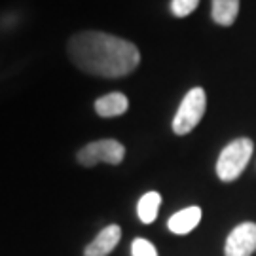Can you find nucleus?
Instances as JSON below:
<instances>
[{"label":"nucleus","instance_id":"nucleus-1","mask_svg":"<svg viewBox=\"0 0 256 256\" xmlns=\"http://www.w3.org/2000/svg\"><path fill=\"white\" fill-rule=\"evenodd\" d=\"M68 61L84 74L97 78H124L140 64L138 48L126 38L102 30H80L66 40Z\"/></svg>","mask_w":256,"mask_h":256},{"label":"nucleus","instance_id":"nucleus-2","mask_svg":"<svg viewBox=\"0 0 256 256\" xmlns=\"http://www.w3.org/2000/svg\"><path fill=\"white\" fill-rule=\"evenodd\" d=\"M252 140L241 137L232 140L230 144L222 148L218 160H216V174L222 182H232L239 178V174L245 171L250 158H252Z\"/></svg>","mask_w":256,"mask_h":256},{"label":"nucleus","instance_id":"nucleus-3","mask_svg":"<svg viewBox=\"0 0 256 256\" xmlns=\"http://www.w3.org/2000/svg\"><path fill=\"white\" fill-rule=\"evenodd\" d=\"M207 108V95L203 88H192L184 95L180 106L173 118V133L174 135H188L190 131L198 128L203 114Z\"/></svg>","mask_w":256,"mask_h":256},{"label":"nucleus","instance_id":"nucleus-4","mask_svg":"<svg viewBox=\"0 0 256 256\" xmlns=\"http://www.w3.org/2000/svg\"><path fill=\"white\" fill-rule=\"evenodd\" d=\"M126 158V146L116 138L93 140L76 152V162L82 167H95L99 164L120 165Z\"/></svg>","mask_w":256,"mask_h":256},{"label":"nucleus","instance_id":"nucleus-5","mask_svg":"<svg viewBox=\"0 0 256 256\" xmlns=\"http://www.w3.org/2000/svg\"><path fill=\"white\" fill-rule=\"evenodd\" d=\"M256 250V222H241L230 232L224 256H252Z\"/></svg>","mask_w":256,"mask_h":256},{"label":"nucleus","instance_id":"nucleus-6","mask_svg":"<svg viewBox=\"0 0 256 256\" xmlns=\"http://www.w3.org/2000/svg\"><path fill=\"white\" fill-rule=\"evenodd\" d=\"M120 239H122V228L118 224H108L106 228H102L95 236V239L88 247L84 248V256H108L118 247Z\"/></svg>","mask_w":256,"mask_h":256},{"label":"nucleus","instance_id":"nucleus-7","mask_svg":"<svg viewBox=\"0 0 256 256\" xmlns=\"http://www.w3.org/2000/svg\"><path fill=\"white\" fill-rule=\"evenodd\" d=\"M203 218V210L198 205H190L184 207L182 210L174 212L171 218L167 220V228L174 236H188L190 232L200 226V222Z\"/></svg>","mask_w":256,"mask_h":256},{"label":"nucleus","instance_id":"nucleus-8","mask_svg":"<svg viewBox=\"0 0 256 256\" xmlns=\"http://www.w3.org/2000/svg\"><path fill=\"white\" fill-rule=\"evenodd\" d=\"M129 108V99L120 92H112L95 101V112L101 118H118Z\"/></svg>","mask_w":256,"mask_h":256},{"label":"nucleus","instance_id":"nucleus-9","mask_svg":"<svg viewBox=\"0 0 256 256\" xmlns=\"http://www.w3.org/2000/svg\"><path fill=\"white\" fill-rule=\"evenodd\" d=\"M160 207H162V194L160 192H146L140 196L137 203V216L142 224H152L156 222L158 214H160Z\"/></svg>","mask_w":256,"mask_h":256},{"label":"nucleus","instance_id":"nucleus-10","mask_svg":"<svg viewBox=\"0 0 256 256\" xmlns=\"http://www.w3.org/2000/svg\"><path fill=\"white\" fill-rule=\"evenodd\" d=\"M212 19L222 27H230L239 14V0H212Z\"/></svg>","mask_w":256,"mask_h":256},{"label":"nucleus","instance_id":"nucleus-11","mask_svg":"<svg viewBox=\"0 0 256 256\" xmlns=\"http://www.w3.org/2000/svg\"><path fill=\"white\" fill-rule=\"evenodd\" d=\"M131 256H160L154 243H150L144 238L133 239L131 243Z\"/></svg>","mask_w":256,"mask_h":256},{"label":"nucleus","instance_id":"nucleus-12","mask_svg":"<svg viewBox=\"0 0 256 256\" xmlns=\"http://www.w3.org/2000/svg\"><path fill=\"white\" fill-rule=\"evenodd\" d=\"M200 0H171V12L176 18H186L198 8Z\"/></svg>","mask_w":256,"mask_h":256}]
</instances>
